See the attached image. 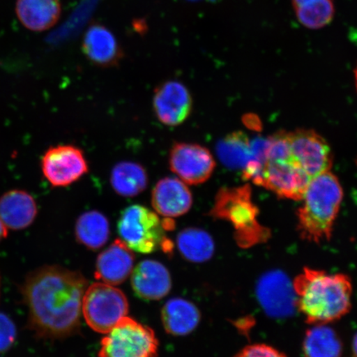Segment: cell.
Instances as JSON below:
<instances>
[{"instance_id":"1","label":"cell","mask_w":357,"mask_h":357,"mask_svg":"<svg viewBox=\"0 0 357 357\" xmlns=\"http://www.w3.org/2000/svg\"><path fill=\"white\" fill-rule=\"evenodd\" d=\"M87 287L88 280L80 272L60 266H44L31 271L21 287L29 328L44 339L77 333Z\"/></svg>"},{"instance_id":"2","label":"cell","mask_w":357,"mask_h":357,"mask_svg":"<svg viewBox=\"0 0 357 357\" xmlns=\"http://www.w3.org/2000/svg\"><path fill=\"white\" fill-rule=\"evenodd\" d=\"M296 307L312 325L341 319L351 309L354 285L346 274L305 267L292 282Z\"/></svg>"},{"instance_id":"3","label":"cell","mask_w":357,"mask_h":357,"mask_svg":"<svg viewBox=\"0 0 357 357\" xmlns=\"http://www.w3.org/2000/svg\"><path fill=\"white\" fill-rule=\"evenodd\" d=\"M343 199L336 176L328 172L310 181L298 209V231L307 242L320 243L332 238L335 220Z\"/></svg>"},{"instance_id":"4","label":"cell","mask_w":357,"mask_h":357,"mask_svg":"<svg viewBox=\"0 0 357 357\" xmlns=\"http://www.w3.org/2000/svg\"><path fill=\"white\" fill-rule=\"evenodd\" d=\"M258 214L249 185L221 189L211 211L213 218L234 225L236 243L243 248L264 243L270 236V231L258 222Z\"/></svg>"},{"instance_id":"5","label":"cell","mask_w":357,"mask_h":357,"mask_svg":"<svg viewBox=\"0 0 357 357\" xmlns=\"http://www.w3.org/2000/svg\"><path fill=\"white\" fill-rule=\"evenodd\" d=\"M175 227L173 218L162 220L159 214L140 204L125 209L118 222L120 239L132 252L142 254L153 253L159 249L172 253L173 243L167 233Z\"/></svg>"},{"instance_id":"6","label":"cell","mask_w":357,"mask_h":357,"mask_svg":"<svg viewBox=\"0 0 357 357\" xmlns=\"http://www.w3.org/2000/svg\"><path fill=\"white\" fill-rule=\"evenodd\" d=\"M129 310L127 296L114 285L97 282L89 285L84 293L82 315L93 331L108 333Z\"/></svg>"},{"instance_id":"7","label":"cell","mask_w":357,"mask_h":357,"mask_svg":"<svg viewBox=\"0 0 357 357\" xmlns=\"http://www.w3.org/2000/svg\"><path fill=\"white\" fill-rule=\"evenodd\" d=\"M158 341L153 329L124 317L102 339L99 357H156Z\"/></svg>"},{"instance_id":"8","label":"cell","mask_w":357,"mask_h":357,"mask_svg":"<svg viewBox=\"0 0 357 357\" xmlns=\"http://www.w3.org/2000/svg\"><path fill=\"white\" fill-rule=\"evenodd\" d=\"M311 181L290 153L266 158L259 185L274 192L280 198L301 200Z\"/></svg>"},{"instance_id":"9","label":"cell","mask_w":357,"mask_h":357,"mask_svg":"<svg viewBox=\"0 0 357 357\" xmlns=\"http://www.w3.org/2000/svg\"><path fill=\"white\" fill-rule=\"evenodd\" d=\"M290 153L298 166L312 178L330 172L333 154L328 142L314 130L287 132Z\"/></svg>"},{"instance_id":"10","label":"cell","mask_w":357,"mask_h":357,"mask_svg":"<svg viewBox=\"0 0 357 357\" xmlns=\"http://www.w3.org/2000/svg\"><path fill=\"white\" fill-rule=\"evenodd\" d=\"M169 167L185 184L198 185L211 177L216 162L206 147L190 142H176L169 151Z\"/></svg>"},{"instance_id":"11","label":"cell","mask_w":357,"mask_h":357,"mask_svg":"<svg viewBox=\"0 0 357 357\" xmlns=\"http://www.w3.org/2000/svg\"><path fill=\"white\" fill-rule=\"evenodd\" d=\"M42 171L53 187L74 184L89 172L83 151L73 145H58L49 149L43 156Z\"/></svg>"},{"instance_id":"12","label":"cell","mask_w":357,"mask_h":357,"mask_svg":"<svg viewBox=\"0 0 357 357\" xmlns=\"http://www.w3.org/2000/svg\"><path fill=\"white\" fill-rule=\"evenodd\" d=\"M193 99L184 84L168 80L155 89L153 111L156 119L167 127L180 126L190 117Z\"/></svg>"},{"instance_id":"13","label":"cell","mask_w":357,"mask_h":357,"mask_svg":"<svg viewBox=\"0 0 357 357\" xmlns=\"http://www.w3.org/2000/svg\"><path fill=\"white\" fill-rule=\"evenodd\" d=\"M151 205L159 215L175 218L190 211L193 195L188 185L180 178L165 177L156 183L151 192Z\"/></svg>"},{"instance_id":"14","label":"cell","mask_w":357,"mask_h":357,"mask_svg":"<svg viewBox=\"0 0 357 357\" xmlns=\"http://www.w3.org/2000/svg\"><path fill=\"white\" fill-rule=\"evenodd\" d=\"M257 294L261 305L271 316H288L296 307L293 284L280 271L271 272L259 281Z\"/></svg>"},{"instance_id":"15","label":"cell","mask_w":357,"mask_h":357,"mask_svg":"<svg viewBox=\"0 0 357 357\" xmlns=\"http://www.w3.org/2000/svg\"><path fill=\"white\" fill-rule=\"evenodd\" d=\"M131 284L138 297L151 301L162 300L172 287L167 268L154 260L142 261L134 268Z\"/></svg>"},{"instance_id":"16","label":"cell","mask_w":357,"mask_h":357,"mask_svg":"<svg viewBox=\"0 0 357 357\" xmlns=\"http://www.w3.org/2000/svg\"><path fill=\"white\" fill-rule=\"evenodd\" d=\"M135 255L121 239L101 252L96 266V278L100 282L118 285L124 282L132 275Z\"/></svg>"},{"instance_id":"17","label":"cell","mask_w":357,"mask_h":357,"mask_svg":"<svg viewBox=\"0 0 357 357\" xmlns=\"http://www.w3.org/2000/svg\"><path fill=\"white\" fill-rule=\"evenodd\" d=\"M82 50L89 61L102 68L119 66L123 57L114 35L100 24L89 26L84 36Z\"/></svg>"},{"instance_id":"18","label":"cell","mask_w":357,"mask_h":357,"mask_svg":"<svg viewBox=\"0 0 357 357\" xmlns=\"http://www.w3.org/2000/svg\"><path fill=\"white\" fill-rule=\"evenodd\" d=\"M37 214V203L28 192L13 190L0 197V220L8 229H26L33 225Z\"/></svg>"},{"instance_id":"19","label":"cell","mask_w":357,"mask_h":357,"mask_svg":"<svg viewBox=\"0 0 357 357\" xmlns=\"http://www.w3.org/2000/svg\"><path fill=\"white\" fill-rule=\"evenodd\" d=\"M16 15L21 24L33 32L52 28L60 19V0H17Z\"/></svg>"},{"instance_id":"20","label":"cell","mask_w":357,"mask_h":357,"mask_svg":"<svg viewBox=\"0 0 357 357\" xmlns=\"http://www.w3.org/2000/svg\"><path fill=\"white\" fill-rule=\"evenodd\" d=\"M201 319L200 311L195 303L182 298H174L162 310L165 330L176 337H183L195 331Z\"/></svg>"},{"instance_id":"21","label":"cell","mask_w":357,"mask_h":357,"mask_svg":"<svg viewBox=\"0 0 357 357\" xmlns=\"http://www.w3.org/2000/svg\"><path fill=\"white\" fill-rule=\"evenodd\" d=\"M111 185L123 197L132 198L140 195L149 185V175L142 165L134 162H121L112 169Z\"/></svg>"},{"instance_id":"22","label":"cell","mask_w":357,"mask_h":357,"mask_svg":"<svg viewBox=\"0 0 357 357\" xmlns=\"http://www.w3.org/2000/svg\"><path fill=\"white\" fill-rule=\"evenodd\" d=\"M303 351L305 357H342L343 346L333 328L327 324H319L307 330Z\"/></svg>"},{"instance_id":"23","label":"cell","mask_w":357,"mask_h":357,"mask_svg":"<svg viewBox=\"0 0 357 357\" xmlns=\"http://www.w3.org/2000/svg\"><path fill=\"white\" fill-rule=\"evenodd\" d=\"M75 234L79 243L96 251L104 247L109 238L108 218L99 211L84 213L75 223Z\"/></svg>"},{"instance_id":"24","label":"cell","mask_w":357,"mask_h":357,"mask_svg":"<svg viewBox=\"0 0 357 357\" xmlns=\"http://www.w3.org/2000/svg\"><path fill=\"white\" fill-rule=\"evenodd\" d=\"M176 245L181 255L186 261L204 263L213 256L215 245L211 234L197 227L183 229L177 235Z\"/></svg>"},{"instance_id":"25","label":"cell","mask_w":357,"mask_h":357,"mask_svg":"<svg viewBox=\"0 0 357 357\" xmlns=\"http://www.w3.org/2000/svg\"><path fill=\"white\" fill-rule=\"evenodd\" d=\"M216 153L220 162L230 169H242L253 160L252 142L243 132L229 134L218 142Z\"/></svg>"},{"instance_id":"26","label":"cell","mask_w":357,"mask_h":357,"mask_svg":"<svg viewBox=\"0 0 357 357\" xmlns=\"http://www.w3.org/2000/svg\"><path fill=\"white\" fill-rule=\"evenodd\" d=\"M298 22L310 29H319L331 22L334 17L333 0H292Z\"/></svg>"},{"instance_id":"27","label":"cell","mask_w":357,"mask_h":357,"mask_svg":"<svg viewBox=\"0 0 357 357\" xmlns=\"http://www.w3.org/2000/svg\"><path fill=\"white\" fill-rule=\"evenodd\" d=\"M17 337V328L13 321L0 312V354L10 349Z\"/></svg>"},{"instance_id":"28","label":"cell","mask_w":357,"mask_h":357,"mask_svg":"<svg viewBox=\"0 0 357 357\" xmlns=\"http://www.w3.org/2000/svg\"><path fill=\"white\" fill-rule=\"evenodd\" d=\"M234 357H287L273 347L266 344H253L245 347Z\"/></svg>"},{"instance_id":"29","label":"cell","mask_w":357,"mask_h":357,"mask_svg":"<svg viewBox=\"0 0 357 357\" xmlns=\"http://www.w3.org/2000/svg\"><path fill=\"white\" fill-rule=\"evenodd\" d=\"M8 236V229L3 222L0 220V242H2L3 239H6Z\"/></svg>"},{"instance_id":"30","label":"cell","mask_w":357,"mask_h":357,"mask_svg":"<svg viewBox=\"0 0 357 357\" xmlns=\"http://www.w3.org/2000/svg\"><path fill=\"white\" fill-rule=\"evenodd\" d=\"M352 349H354V354L355 357H357V333L355 335L354 338V342H352Z\"/></svg>"},{"instance_id":"31","label":"cell","mask_w":357,"mask_h":357,"mask_svg":"<svg viewBox=\"0 0 357 357\" xmlns=\"http://www.w3.org/2000/svg\"><path fill=\"white\" fill-rule=\"evenodd\" d=\"M355 79H356V86L357 89V66H356V69L355 70Z\"/></svg>"},{"instance_id":"32","label":"cell","mask_w":357,"mask_h":357,"mask_svg":"<svg viewBox=\"0 0 357 357\" xmlns=\"http://www.w3.org/2000/svg\"><path fill=\"white\" fill-rule=\"evenodd\" d=\"M0 287H1V279H0Z\"/></svg>"}]
</instances>
